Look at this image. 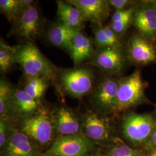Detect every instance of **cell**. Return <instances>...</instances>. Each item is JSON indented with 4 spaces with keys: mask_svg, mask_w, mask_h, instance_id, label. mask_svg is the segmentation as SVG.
<instances>
[{
    "mask_svg": "<svg viewBox=\"0 0 156 156\" xmlns=\"http://www.w3.org/2000/svg\"><path fill=\"white\" fill-rule=\"evenodd\" d=\"M149 147H155L156 146V123L155 124V128L154 130L151 135L150 139L149 140L148 143Z\"/></svg>",
    "mask_w": 156,
    "mask_h": 156,
    "instance_id": "cell-29",
    "label": "cell"
},
{
    "mask_svg": "<svg viewBox=\"0 0 156 156\" xmlns=\"http://www.w3.org/2000/svg\"><path fill=\"white\" fill-rule=\"evenodd\" d=\"M10 126L5 119H1L0 121V146L3 147L5 145L8 138Z\"/></svg>",
    "mask_w": 156,
    "mask_h": 156,
    "instance_id": "cell-27",
    "label": "cell"
},
{
    "mask_svg": "<svg viewBox=\"0 0 156 156\" xmlns=\"http://www.w3.org/2000/svg\"><path fill=\"white\" fill-rule=\"evenodd\" d=\"M110 156H140L137 151L126 145H116L110 151Z\"/></svg>",
    "mask_w": 156,
    "mask_h": 156,
    "instance_id": "cell-26",
    "label": "cell"
},
{
    "mask_svg": "<svg viewBox=\"0 0 156 156\" xmlns=\"http://www.w3.org/2000/svg\"><path fill=\"white\" fill-rule=\"evenodd\" d=\"M59 81L62 89L67 94L81 98L93 90L94 75L87 68L68 69L61 72Z\"/></svg>",
    "mask_w": 156,
    "mask_h": 156,
    "instance_id": "cell-2",
    "label": "cell"
},
{
    "mask_svg": "<svg viewBox=\"0 0 156 156\" xmlns=\"http://www.w3.org/2000/svg\"><path fill=\"white\" fill-rule=\"evenodd\" d=\"M15 23L17 34L30 42L36 39L42 31V20L35 4L26 8Z\"/></svg>",
    "mask_w": 156,
    "mask_h": 156,
    "instance_id": "cell-7",
    "label": "cell"
},
{
    "mask_svg": "<svg viewBox=\"0 0 156 156\" xmlns=\"http://www.w3.org/2000/svg\"><path fill=\"white\" fill-rule=\"evenodd\" d=\"M70 53L76 65L89 60L94 55L92 40L82 31L79 32L73 39Z\"/></svg>",
    "mask_w": 156,
    "mask_h": 156,
    "instance_id": "cell-17",
    "label": "cell"
},
{
    "mask_svg": "<svg viewBox=\"0 0 156 156\" xmlns=\"http://www.w3.org/2000/svg\"><path fill=\"white\" fill-rule=\"evenodd\" d=\"M108 2L109 5L116 9V11L127 9L134 4V1L130 0H109Z\"/></svg>",
    "mask_w": 156,
    "mask_h": 156,
    "instance_id": "cell-28",
    "label": "cell"
},
{
    "mask_svg": "<svg viewBox=\"0 0 156 156\" xmlns=\"http://www.w3.org/2000/svg\"><path fill=\"white\" fill-rule=\"evenodd\" d=\"M151 5L153 6V7L154 8V9L156 10V1H153L151 2Z\"/></svg>",
    "mask_w": 156,
    "mask_h": 156,
    "instance_id": "cell-30",
    "label": "cell"
},
{
    "mask_svg": "<svg viewBox=\"0 0 156 156\" xmlns=\"http://www.w3.org/2000/svg\"><path fill=\"white\" fill-rule=\"evenodd\" d=\"M56 2L57 15L61 23L71 28L82 30L84 20L79 10L67 1Z\"/></svg>",
    "mask_w": 156,
    "mask_h": 156,
    "instance_id": "cell-18",
    "label": "cell"
},
{
    "mask_svg": "<svg viewBox=\"0 0 156 156\" xmlns=\"http://www.w3.org/2000/svg\"><path fill=\"white\" fill-rule=\"evenodd\" d=\"M27 8L23 0H1V13L5 15L8 20L15 23L23 10Z\"/></svg>",
    "mask_w": 156,
    "mask_h": 156,
    "instance_id": "cell-22",
    "label": "cell"
},
{
    "mask_svg": "<svg viewBox=\"0 0 156 156\" xmlns=\"http://www.w3.org/2000/svg\"><path fill=\"white\" fill-rule=\"evenodd\" d=\"M15 59L27 78L41 77L48 80L55 76V67L31 42L16 47Z\"/></svg>",
    "mask_w": 156,
    "mask_h": 156,
    "instance_id": "cell-1",
    "label": "cell"
},
{
    "mask_svg": "<svg viewBox=\"0 0 156 156\" xmlns=\"http://www.w3.org/2000/svg\"><path fill=\"white\" fill-rule=\"evenodd\" d=\"M83 127L86 136L91 140H104L110 135L109 123L92 112L89 111L84 115Z\"/></svg>",
    "mask_w": 156,
    "mask_h": 156,
    "instance_id": "cell-14",
    "label": "cell"
},
{
    "mask_svg": "<svg viewBox=\"0 0 156 156\" xmlns=\"http://www.w3.org/2000/svg\"><path fill=\"white\" fill-rule=\"evenodd\" d=\"M93 149V144L86 135L61 136L55 140L44 156H86Z\"/></svg>",
    "mask_w": 156,
    "mask_h": 156,
    "instance_id": "cell-3",
    "label": "cell"
},
{
    "mask_svg": "<svg viewBox=\"0 0 156 156\" xmlns=\"http://www.w3.org/2000/svg\"><path fill=\"white\" fill-rule=\"evenodd\" d=\"M92 62L104 72L116 74L122 71L124 61L120 48L108 47L98 49L93 56Z\"/></svg>",
    "mask_w": 156,
    "mask_h": 156,
    "instance_id": "cell-11",
    "label": "cell"
},
{
    "mask_svg": "<svg viewBox=\"0 0 156 156\" xmlns=\"http://www.w3.org/2000/svg\"><path fill=\"white\" fill-rule=\"evenodd\" d=\"M48 86V80L45 78H28L24 90L31 97L38 100L44 94Z\"/></svg>",
    "mask_w": 156,
    "mask_h": 156,
    "instance_id": "cell-23",
    "label": "cell"
},
{
    "mask_svg": "<svg viewBox=\"0 0 156 156\" xmlns=\"http://www.w3.org/2000/svg\"><path fill=\"white\" fill-rule=\"evenodd\" d=\"M128 53L131 60L138 64H146L156 60L154 48L140 35H134L129 39Z\"/></svg>",
    "mask_w": 156,
    "mask_h": 156,
    "instance_id": "cell-13",
    "label": "cell"
},
{
    "mask_svg": "<svg viewBox=\"0 0 156 156\" xmlns=\"http://www.w3.org/2000/svg\"><path fill=\"white\" fill-rule=\"evenodd\" d=\"M119 82L113 78L103 79L95 90L93 99L96 104L106 111H115Z\"/></svg>",
    "mask_w": 156,
    "mask_h": 156,
    "instance_id": "cell-12",
    "label": "cell"
},
{
    "mask_svg": "<svg viewBox=\"0 0 156 156\" xmlns=\"http://www.w3.org/2000/svg\"><path fill=\"white\" fill-rule=\"evenodd\" d=\"M12 105L14 111L23 115H28L35 111L38 106V100L28 94L24 89L13 90Z\"/></svg>",
    "mask_w": 156,
    "mask_h": 156,
    "instance_id": "cell-19",
    "label": "cell"
},
{
    "mask_svg": "<svg viewBox=\"0 0 156 156\" xmlns=\"http://www.w3.org/2000/svg\"><path fill=\"white\" fill-rule=\"evenodd\" d=\"M135 9L136 8L131 6L125 10L116 11L112 15L110 27L118 36L123 35L133 22Z\"/></svg>",
    "mask_w": 156,
    "mask_h": 156,
    "instance_id": "cell-20",
    "label": "cell"
},
{
    "mask_svg": "<svg viewBox=\"0 0 156 156\" xmlns=\"http://www.w3.org/2000/svg\"><path fill=\"white\" fill-rule=\"evenodd\" d=\"M155 124L151 115L131 112L123 119V134L133 143L140 144L149 140L154 130Z\"/></svg>",
    "mask_w": 156,
    "mask_h": 156,
    "instance_id": "cell-5",
    "label": "cell"
},
{
    "mask_svg": "<svg viewBox=\"0 0 156 156\" xmlns=\"http://www.w3.org/2000/svg\"><path fill=\"white\" fill-rule=\"evenodd\" d=\"M150 156H156V149L151 153Z\"/></svg>",
    "mask_w": 156,
    "mask_h": 156,
    "instance_id": "cell-31",
    "label": "cell"
},
{
    "mask_svg": "<svg viewBox=\"0 0 156 156\" xmlns=\"http://www.w3.org/2000/svg\"><path fill=\"white\" fill-rule=\"evenodd\" d=\"M13 90L9 84L1 80L0 82V115L1 119H5L13 111L12 105V94Z\"/></svg>",
    "mask_w": 156,
    "mask_h": 156,
    "instance_id": "cell-21",
    "label": "cell"
},
{
    "mask_svg": "<svg viewBox=\"0 0 156 156\" xmlns=\"http://www.w3.org/2000/svg\"><path fill=\"white\" fill-rule=\"evenodd\" d=\"M16 47L6 44L1 39L0 42V69L1 71L6 73L15 62V55Z\"/></svg>",
    "mask_w": 156,
    "mask_h": 156,
    "instance_id": "cell-24",
    "label": "cell"
},
{
    "mask_svg": "<svg viewBox=\"0 0 156 156\" xmlns=\"http://www.w3.org/2000/svg\"><path fill=\"white\" fill-rule=\"evenodd\" d=\"M54 126L61 136L79 134L80 126L78 118L66 107H60L56 112Z\"/></svg>",
    "mask_w": 156,
    "mask_h": 156,
    "instance_id": "cell-15",
    "label": "cell"
},
{
    "mask_svg": "<svg viewBox=\"0 0 156 156\" xmlns=\"http://www.w3.org/2000/svg\"><path fill=\"white\" fill-rule=\"evenodd\" d=\"M94 34V42L95 45L100 48L112 47L116 48L113 44L111 41L106 36L103 30L102 27H97L93 30Z\"/></svg>",
    "mask_w": 156,
    "mask_h": 156,
    "instance_id": "cell-25",
    "label": "cell"
},
{
    "mask_svg": "<svg viewBox=\"0 0 156 156\" xmlns=\"http://www.w3.org/2000/svg\"><path fill=\"white\" fill-rule=\"evenodd\" d=\"M144 86L139 71L119 81L115 111H126L141 102L144 98Z\"/></svg>",
    "mask_w": 156,
    "mask_h": 156,
    "instance_id": "cell-4",
    "label": "cell"
},
{
    "mask_svg": "<svg viewBox=\"0 0 156 156\" xmlns=\"http://www.w3.org/2000/svg\"><path fill=\"white\" fill-rule=\"evenodd\" d=\"M80 31V29L71 28L60 22L50 27L48 36L52 45L70 52L73 39Z\"/></svg>",
    "mask_w": 156,
    "mask_h": 156,
    "instance_id": "cell-16",
    "label": "cell"
},
{
    "mask_svg": "<svg viewBox=\"0 0 156 156\" xmlns=\"http://www.w3.org/2000/svg\"><path fill=\"white\" fill-rule=\"evenodd\" d=\"M2 156H39L27 135L10 127L8 138L2 147Z\"/></svg>",
    "mask_w": 156,
    "mask_h": 156,
    "instance_id": "cell-8",
    "label": "cell"
},
{
    "mask_svg": "<svg viewBox=\"0 0 156 156\" xmlns=\"http://www.w3.org/2000/svg\"><path fill=\"white\" fill-rule=\"evenodd\" d=\"M134 26L140 35L149 42L156 39V11L151 4L136 8L133 17Z\"/></svg>",
    "mask_w": 156,
    "mask_h": 156,
    "instance_id": "cell-10",
    "label": "cell"
},
{
    "mask_svg": "<svg viewBox=\"0 0 156 156\" xmlns=\"http://www.w3.org/2000/svg\"><path fill=\"white\" fill-rule=\"evenodd\" d=\"M67 2L80 12L84 22L101 24L109 15L110 8L108 1L104 0H68Z\"/></svg>",
    "mask_w": 156,
    "mask_h": 156,
    "instance_id": "cell-9",
    "label": "cell"
},
{
    "mask_svg": "<svg viewBox=\"0 0 156 156\" xmlns=\"http://www.w3.org/2000/svg\"><path fill=\"white\" fill-rule=\"evenodd\" d=\"M21 131L41 145L48 144L52 139L54 123L45 111L29 115L23 119Z\"/></svg>",
    "mask_w": 156,
    "mask_h": 156,
    "instance_id": "cell-6",
    "label": "cell"
}]
</instances>
